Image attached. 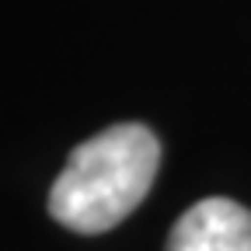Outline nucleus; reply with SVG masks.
<instances>
[{"label":"nucleus","instance_id":"obj_1","mask_svg":"<svg viewBox=\"0 0 251 251\" xmlns=\"http://www.w3.org/2000/svg\"><path fill=\"white\" fill-rule=\"evenodd\" d=\"M161 143L140 122H122L84 140L49 188V213L77 234H105L150 192Z\"/></svg>","mask_w":251,"mask_h":251},{"label":"nucleus","instance_id":"obj_2","mask_svg":"<svg viewBox=\"0 0 251 251\" xmlns=\"http://www.w3.org/2000/svg\"><path fill=\"white\" fill-rule=\"evenodd\" d=\"M168 251H251V209L234 199H202L178 216Z\"/></svg>","mask_w":251,"mask_h":251}]
</instances>
